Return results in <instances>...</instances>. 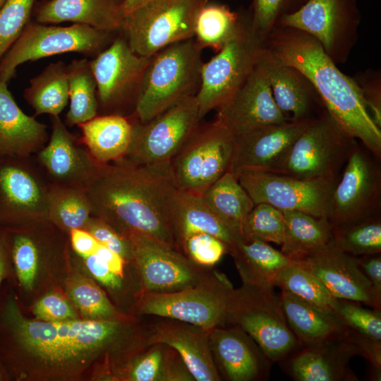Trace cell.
<instances>
[{"label":"cell","mask_w":381,"mask_h":381,"mask_svg":"<svg viewBox=\"0 0 381 381\" xmlns=\"http://www.w3.org/2000/svg\"><path fill=\"white\" fill-rule=\"evenodd\" d=\"M126 320L45 322L26 317L11 286L0 285V363L10 378L77 379L95 364L115 371L143 331Z\"/></svg>","instance_id":"1"},{"label":"cell","mask_w":381,"mask_h":381,"mask_svg":"<svg viewBox=\"0 0 381 381\" xmlns=\"http://www.w3.org/2000/svg\"><path fill=\"white\" fill-rule=\"evenodd\" d=\"M85 191L92 215L121 234H142L180 250L173 226L179 190L170 166L138 164L125 157L101 163Z\"/></svg>","instance_id":"2"},{"label":"cell","mask_w":381,"mask_h":381,"mask_svg":"<svg viewBox=\"0 0 381 381\" xmlns=\"http://www.w3.org/2000/svg\"><path fill=\"white\" fill-rule=\"evenodd\" d=\"M265 48L279 62L301 72L339 126L380 158V128L373 122L353 78L337 68L318 40L301 30L276 26L265 40Z\"/></svg>","instance_id":"3"},{"label":"cell","mask_w":381,"mask_h":381,"mask_svg":"<svg viewBox=\"0 0 381 381\" xmlns=\"http://www.w3.org/2000/svg\"><path fill=\"white\" fill-rule=\"evenodd\" d=\"M195 39L172 44L150 57L145 71L133 120L147 121L181 102L195 97L203 65Z\"/></svg>","instance_id":"4"},{"label":"cell","mask_w":381,"mask_h":381,"mask_svg":"<svg viewBox=\"0 0 381 381\" xmlns=\"http://www.w3.org/2000/svg\"><path fill=\"white\" fill-rule=\"evenodd\" d=\"M234 286L213 269L197 284L171 293H141L135 303L139 315H153L188 322L207 331L224 326Z\"/></svg>","instance_id":"5"},{"label":"cell","mask_w":381,"mask_h":381,"mask_svg":"<svg viewBox=\"0 0 381 381\" xmlns=\"http://www.w3.org/2000/svg\"><path fill=\"white\" fill-rule=\"evenodd\" d=\"M226 325L246 332L272 363L286 358L299 345L272 287L243 284L234 289Z\"/></svg>","instance_id":"6"},{"label":"cell","mask_w":381,"mask_h":381,"mask_svg":"<svg viewBox=\"0 0 381 381\" xmlns=\"http://www.w3.org/2000/svg\"><path fill=\"white\" fill-rule=\"evenodd\" d=\"M209 0H147L122 18L119 31L136 54L150 57L193 38L200 8Z\"/></svg>","instance_id":"7"},{"label":"cell","mask_w":381,"mask_h":381,"mask_svg":"<svg viewBox=\"0 0 381 381\" xmlns=\"http://www.w3.org/2000/svg\"><path fill=\"white\" fill-rule=\"evenodd\" d=\"M114 33L84 24L59 26L30 21L0 60V82L8 83L17 67L29 61L71 52L92 59L111 43Z\"/></svg>","instance_id":"8"},{"label":"cell","mask_w":381,"mask_h":381,"mask_svg":"<svg viewBox=\"0 0 381 381\" xmlns=\"http://www.w3.org/2000/svg\"><path fill=\"white\" fill-rule=\"evenodd\" d=\"M265 47L250 26V11L241 26L210 61L203 63L195 96L200 121L224 104L240 88Z\"/></svg>","instance_id":"9"},{"label":"cell","mask_w":381,"mask_h":381,"mask_svg":"<svg viewBox=\"0 0 381 381\" xmlns=\"http://www.w3.org/2000/svg\"><path fill=\"white\" fill-rule=\"evenodd\" d=\"M234 136L218 120L199 123L170 163L180 191L202 194L230 167Z\"/></svg>","instance_id":"10"},{"label":"cell","mask_w":381,"mask_h":381,"mask_svg":"<svg viewBox=\"0 0 381 381\" xmlns=\"http://www.w3.org/2000/svg\"><path fill=\"white\" fill-rule=\"evenodd\" d=\"M150 57L134 52L120 34L90 60L97 85L98 115L133 114Z\"/></svg>","instance_id":"11"},{"label":"cell","mask_w":381,"mask_h":381,"mask_svg":"<svg viewBox=\"0 0 381 381\" xmlns=\"http://www.w3.org/2000/svg\"><path fill=\"white\" fill-rule=\"evenodd\" d=\"M361 21L358 0H307L298 9L283 15L276 26L311 35L337 64L348 59L357 42Z\"/></svg>","instance_id":"12"},{"label":"cell","mask_w":381,"mask_h":381,"mask_svg":"<svg viewBox=\"0 0 381 381\" xmlns=\"http://www.w3.org/2000/svg\"><path fill=\"white\" fill-rule=\"evenodd\" d=\"M52 186L35 155L0 156V227L47 219Z\"/></svg>","instance_id":"13"},{"label":"cell","mask_w":381,"mask_h":381,"mask_svg":"<svg viewBox=\"0 0 381 381\" xmlns=\"http://www.w3.org/2000/svg\"><path fill=\"white\" fill-rule=\"evenodd\" d=\"M355 140L324 110L297 138L276 174L298 179L338 176Z\"/></svg>","instance_id":"14"},{"label":"cell","mask_w":381,"mask_h":381,"mask_svg":"<svg viewBox=\"0 0 381 381\" xmlns=\"http://www.w3.org/2000/svg\"><path fill=\"white\" fill-rule=\"evenodd\" d=\"M200 123L195 97L147 121L133 120L131 143L125 157L138 164L169 167Z\"/></svg>","instance_id":"15"},{"label":"cell","mask_w":381,"mask_h":381,"mask_svg":"<svg viewBox=\"0 0 381 381\" xmlns=\"http://www.w3.org/2000/svg\"><path fill=\"white\" fill-rule=\"evenodd\" d=\"M2 229L11 263L10 280L15 278L26 293L36 287L42 270L66 260L69 253L68 234L48 219Z\"/></svg>","instance_id":"16"},{"label":"cell","mask_w":381,"mask_h":381,"mask_svg":"<svg viewBox=\"0 0 381 381\" xmlns=\"http://www.w3.org/2000/svg\"><path fill=\"white\" fill-rule=\"evenodd\" d=\"M370 154L355 140L332 194L327 219L332 227L345 226L378 215L381 172Z\"/></svg>","instance_id":"17"},{"label":"cell","mask_w":381,"mask_h":381,"mask_svg":"<svg viewBox=\"0 0 381 381\" xmlns=\"http://www.w3.org/2000/svg\"><path fill=\"white\" fill-rule=\"evenodd\" d=\"M255 205L269 204L282 211L296 210L327 217L338 176L298 179L284 174L243 171L236 176Z\"/></svg>","instance_id":"18"},{"label":"cell","mask_w":381,"mask_h":381,"mask_svg":"<svg viewBox=\"0 0 381 381\" xmlns=\"http://www.w3.org/2000/svg\"><path fill=\"white\" fill-rule=\"evenodd\" d=\"M127 237L140 294L171 293L193 286L212 269L198 265L180 250L148 236L134 234Z\"/></svg>","instance_id":"19"},{"label":"cell","mask_w":381,"mask_h":381,"mask_svg":"<svg viewBox=\"0 0 381 381\" xmlns=\"http://www.w3.org/2000/svg\"><path fill=\"white\" fill-rule=\"evenodd\" d=\"M264 51L240 88L217 109L216 119L234 136L287 121L274 102Z\"/></svg>","instance_id":"20"},{"label":"cell","mask_w":381,"mask_h":381,"mask_svg":"<svg viewBox=\"0 0 381 381\" xmlns=\"http://www.w3.org/2000/svg\"><path fill=\"white\" fill-rule=\"evenodd\" d=\"M52 131L36 158L54 186L85 190L99 164L80 138L71 133L59 116H51Z\"/></svg>","instance_id":"21"},{"label":"cell","mask_w":381,"mask_h":381,"mask_svg":"<svg viewBox=\"0 0 381 381\" xmlns=\"http://www.w3.org/2000/svg\"><path fill=\"white\" fill-rule=\"evenodd\" d=\"M313 119L286 121L234 136L229 170L236 177L243 171L276 173L295 140Z\"/></svg>","instance_id":"22"},{"label":"cell","mask_w":381,"mask_h":381,"mask_svg":"<svg viewBox=\"0 0 381 381\" xmlns=\"http://www.w3.org/2000/svg\"><path fill=\"white\" fill-rule=\"evenodd\" d=\"M296 262L319 279L334 298L380 310L381 296L361 270L358 258L341 250L334 243Z\"/></svg>","instance_id":"23"},{"label":"cell","mask_w":381,"mask_h":381,"mask_svg":"<svg viewBox=\"0 0 381 381\" xmlns=\"http://www.w3.org/2000/svg\"><path fill=\"white\" fill-rule=\"evenodd\" d=\"M209 343L221 378L229 381L265 379L272 362L242 329L226 325L208 331Z\"/></svg>","instance_id":"24"},{"label":"cell","mask_w":381,"mask_h":381,"mask_svg":"<svg viewBox=\"0 0 381 381\" xmlns=\"http://www.w3.org/2000/svg\"><path fill=\"white\" fill-rule=\"evenodd\" d=\"M162 318L147 330V344L163 343L174 349L195 381L222 380L211 352L208 331L188 322Z\"/></svg>","instance_id":"25"},{"label":"cell","mask_w":381,"mask_h":381,"mask_svg":"<svg viewBox=\"0 0 381 381\" xmlns=\"http://www.w3.org/2000/svg\"><path fill=\"white\" fill-rule=\"evenodd\" d=\"M358 349L345 338L303 346L287 360L286 369L297 381L357 380L349 368Z\"/></svg>","instance_id":"26"},{"label":"cell","mask_w":381,"mask_h":381,"mask_svg":"<svg viewBox=\"0 0 381 381\" xmlns=\"http://www.w3.org/2000/svg\"><path fill=\"white\" fill-rule=\"evenodd\" d=\"M264 60L274 102L285 119L298 121L317 117L314 110L324 107L308 78L296 68L279 62L266 48Z\"/></svg>","instance_id":"27"},{"label":"cell","mask_w":381,"mask_h":381,"mask_svg":"<svg viewBox=\"0 0 381 381\" xmlns=\"http://www.w3.org/2000/svg\"><path fill=\"white\" fill-rule=\"evenodd\" d=\"M7 85L0 82V156L35 155L48 142L47 126L21 110Z\"/></svg>","instance_id":"28"},{"label":"cell","mask_w":381,"mask_h":381,"mask_svg":"<svg viewBox=\"0 0 381 381\" xmlns=\"http://www.w3.org/2000/svg\"><path fill=\"white\" fill-rule=\"evenodd\" d=\"M173 226L179 250L180 242L184 238L198 232L218 238L227 246L229 253L244 241L241 232L217 214L200 193L178 191Z\"/></svg>","instance_id":"29"},{"label":"cell","mask_w":381,"mask_h":381,"mask_svg":"<svg viewBox=\"0 0 381 381\" xmlns=\"http://www.w3.org/2000/svg\"><path fill=\"white\" fill-rule=\"evenodd\" d=\"M33 14L40 23L72 22L111 32L119 31L122 20L112 0H43L35 5Z\"/></svg>","instance_id":"30"},{"label":"cell","mask_w":381,"mask_h":381,"mask_svg":"<svg viewBox=\"0 0 381 381\" xmlns=\"http://www.w3.org/2000/svg\"><path fill=\"white\" fill-rule=\"evenodd\" d=\"M128 381H195L178 352L163 343L146 342L116 371Z\"/></svg>","instance_id":"31"},{"label":"cell","mask_w":381,"mask_h":381,"mask_svg":"<svg viewBox=\"0 0 381 381\" xmlns=\"http://www.w3.org/2000/svg\"><path fill=\"white\" fill-rule=\"evenodd\" d=\"M279 296L288 324L303 347L345 338L347 328L334 313L322 310L283 289Z\"/></svg>","instance_id":"32"},{"label":"cell","mask_w":381,"mask_h":381,"mask_svg":"<svg viewBox=\"0 0 381 381\" xmlns=\"http://www.w3.org/2000/svg\"><path fill=\"white\" fill-rule=\"evenodd\" d=\"M78 126L81 140L98 162L109 163L126 156L133 136L131 117L97 115Z\"/></svg>","instance_id":"33"},{"label":"cell","mask_w":381,"mask_h":381,"mask_svg":"<svg viewBox=\"0 0 381 381\" xmlns=\"http://www.w3.org/2000/svg\"><path fill=\"white\" fill-rule=\"evenodd\" d=\"M229 254L234 258L242 283L260 287L275 286L279 273L296 262L260 240L241 241Z\"/></svg>","instance_id":"34"},{"label":"cell","mask_w":381,"mask_h":381,"mask_svg":"<svg viewBox=\"0 0 381 381\" xmlns=\"http://www.w3.org/2000/svg\"><path fill=\"white\" fill-rule=\"evenodd\" d=\"M284 235L282 253L294 261L333 243V227L326 217L283 210Z\"/></svg>","instance_id":"35"},{"label":"cell","mask_w":381,"mask_h":381,"mask_svg":"<svg viewBox=\"0 0 381 381\" xmlns=\"http://www.w3.org/2000/svg\"><path fill=\"white\" fill-rule=\"evenodd\" d=\"M23 95L35 116H59L68 102V65L62 61L49 64L30 80Z\"/></svg>","instance_id":"36"},{"label":"cell","mask_w":381,"mask_h":381,"mask_svg":"<svg viewBox=\"0 0 381 381\" xmlns=\"http://www.w3.org/2000/svg\"><path fill=\"white\" fill-rule=\"evenodd\" d=\"M245 16L226 4L208 1L197 15L193 38L202 50L218 52L238 32Z\"/></svg>","instance_id":"37"},{"label":"cell","mask_w":381,"mask_h":381,"mask_svg":"<svg viewBox=\"0 0 381 381\" xmlns=\"http://www.w3.org/2000/svg\"><path fill=\"white\" fill-rule=\"evenodd\" d=\"M202 195L217 214L242 234L243 222L255 203L232 172L226 171Z\"/></svg>","instance_id":"38"},{"label":"cell","mask_w":381,"mask_h":381,"mask_svg":"<svg viewBox=\"0 0 381 381\" xmlns=\"http://www.w3.org/2000/svg\"><path fill=\"white\" fill-rule=\"evenodd\" d=\"M69 109L65 124L85 123L98 115L97 85L90 60L74 59L68 65Z\"/></svg>","instance_id":"39"},{"label":"cell","mask_w":381,"mask_h":381,"mask_svg":"<svg viewBox=\"0 0 381 381\" xmlns=\"http://www.w3.org/2000/svg\"><path fill=\"white\" fill-rule=\"evenodd\" d=\"M92 208L85 190L52 186L47 209V219L68 234L74 229H84Z\"/></svg>","instance_id":"40"},{"label":"cell","mask_w":381,"mask_h":381,"mask_svg":"<svg viewBox=\"0 0 381 381\" xmlns=\"http://www.w3.org/2000/svg\"><path fill=\"white\" fill-rule=\"evenodd\" d=\"M65 291L84 317L91 320H126L111 303L104 291L90 278L74 274L67 278Z\"/></svg>","instance_id":"41"},{"label":"cell","mask_w":381,"mask_h":381,"mask_svg":"<svg viewBox=\"0 0 381 381\" xmlns=\"http://www.w3.org/2000/svg\"><path fill=\"white\" fill-rule=\"evenodd\" d=\"M275 286L293 294L322 310L334 313L337 298L319 279L296 262L279 273Z\"/></svg>","instance_id":"42"},{"label":"cell","mask_w":381,"mask_h":381,"mask_svg":"<svg viewBox=\"0 0 381 381\" xmlns=\"http://www.w3.org/2000/svg\"><path fill=\"white\" fill-rule=\"evenodd\" d=\"M334 245L353 256L380 253L381 221L375 216L341 227H333Z\"/></svg>","instance_id":"43"},{"label":"cell","mask_w":381,"mask_h":381,"mask_svg":"<svg viewBox=\"0 0 381 381\" xmlns=\"http://www.w3.org/2000/svg\"><path fill=\"white\" fill-rule=\"evenodd\" d=\"M242 235L244 241L260 240L281 245L284 235L283 212L267 203L255 205L243 222Z\"/></svg>","instance_id":"44"},{"label":"cell","mask_w":381,"mask_h":381,"mask_svg":"<svg viewBox=\"0 0 381 381\" xmlns=\"http://www.w3.org/2000/svg\"><path fill=\"white\" fill-rule=\"evenodd\" d=\"M334 313L348 329L371 339L381 341V311L368 309L359 303L337 299Z\"/></svg>","instance_id":"45"},{"label":"cell","mask_w":381,"mask_h":381,"mask_svg":"<svg viewBox=\"0 0 381 381\" xmlns=\"http://www.w3.org/2000/svg\"><path fill=\"white\" fill-rule=\"evenodd\" d=\"M35 0H6L0 8V60L30 21Z\"/></svg>","instance_id":"46"},{"label":"cell","mask_w":381,"mask_h":381,"mask_svg":"<svg viewBox=\"0 0 381 381\" xmlns=\"http://www.w3.org/2000/svg\"><path fill=\"white\" fill-rule=\"evenodd\" d=\"M181 251L191 261L205 267H212L229 253L227 246L218 238L202 232L193 233L180 242Z\"/></svg>","instance_id":"47"},{"label":"cell","mask_w":381,"mask_h":381,"mask_svg":"<svg viewBox=\"0 0 381 381\" xmlns=\"http://www.w3.org/2000/svg\"><path fill=\"white\" fill-rule=\"evenodd\" d=\"M297 8L294 0H252L250 10L251 28L265 41L279 19Z\"/></svg>","instance_id":"48"},{"label":"cell","mask_w":381,"mask_h":381,"mask_svg":"<svg viewBox=\"0 0 381 381\" xmlns=\"http://www.w3.org/2000/svg\"><path fill=\"white\" fill-rule=\"evenodd\" d=\"M83 229L91 234L99 244L117 253L127 263H131V245L127 236L93 215Z\"/></svg>","instance_id":"49"},{"label":"cell","mask_w":381,"mask_h":381,"mask_svg":"<svg viewBox=\"0 0 381 381\" xmlns=\"http://www.w3.org/2000/svg\"><path fill=\"white\" fill-rule=\"evenodd\" d=\"M35 319L55 322L78 319L71 303L62 295L52 292L43 296L32 306Z\"/></svg>","instance_id":"50"},{"label":"cell","mask_w":381,"mask_h":381,"mask_svg":"<svg viewBox=\"0 0 381 381\" xmlns=\"http://www.w3.org/2000/svg\"><path fill=\"white\" fill-rule=\"evenodd\" d=\"M375 124L381 128L380 75L377 71H365L353 77Z\"/></svg>","instance_id":"51"},{"label":"cell","mask_w":381,"mask_h":381,"mask_svg":"<svg viewBox=\"0 0 381 381\" xmlns=\"http://www.w3.org/2000/svg\"><path fill=\"white\" fill-rule=\"evenodd\" d=\"M345 339L358 349L359 355L369 361L373 370V378L380 380L381 375V341L365 337L348 328Z\"/></svg>","instance_id":"52"},{"label":"cell","mask_w":381,"mask_h":381,"mask_svg":"<svg viewBox=\"0 0 381 381\" xmlns=\"http://www.w3.org/2000/svg\"><path fill=\"white\" fill-rule=\"evenodd\" d=\"M81 258L90 274L103 286L114 291L121 289L123 277L113 272L96 253Z\"/></svg>","instance_id":"53"},{"label":"cell","mask_w":381,"mask_h":381,"mask_svg":"<svg viewBox=\"0 0 381 381\" xmlns=\"http://www.w3.org/2000/svg\"><path fill=\"white\" fill-rule=\"evenodd\" d=\"M68 238L70 247L80 258L95 253L99 244L91 234L83 229L71 230Z\"/></svg>","instance_id":"54"},{"label":"cell","mask_w":381,"mask_h":381,"mask_svg":"<svg viewBox=\"0 0 381 381\" xmlns=\"http://www.w3.org/2000/svg\"><path fill=\"white\" fill-rule=\"evenodd\" d=\"M359 266L371 283L376 294L381 296L380 253L358 256Z\"/></svg>","instance_id":"55"},{"label":"cell","mask_w":381,"mask_h":381,"mask_svg":"<svg viewBox=\"0 0 381 381\" xmlns=\"http://www.w3.org/2000/svg\"><path fill=\"white\" fill-rule=\"evenodd\" d=\"M95 253L113 272L123 277L127 262L120 255L101 244H99Z\"/></svg>","instance_id":"56"},{"label":"cell","mask_w":381,"mask_h":381,"mask_svg":"<svg viewBox=\"0 0 381 381\" xmlns=\"http://www.w3.org/2000/svg\"><path fill=\"white\" fill-rule=\"evenodd\" d=\"M11 277L12 268L9 252L4 230L0 227V285L4 280H10Z\"/></svg>","instance_id":"57"},{"label":"cell","mask_w":381,"mask_h":381,"mask_svg":"<svg viewBox=\"0 0 381 381\" xmlns=\"http://www.w3.org/2000/svg\"><path fill=\"white\" fill-rule=\"evenodd\" d=\"M147 0H123L119 6L122 18Z\"/></svg>","instance_id":"58"},{"label":"cell","mask_w":381,"mask_h":381,"mask_svg":"<svg viewBox=\"0 0 381 381\" xmlns=\"http://www.w3.org/2000/svg\"><path fill=\"white\" fill-rule=\"evenodd\" d=\"M10 380V377L2 364L0 363V380Z\"/></svg>","instance_id":"59"},{"label":"cell","mask_w":381,"mask_h":381,"mask_svg":"<svg viewBox=\"0 0 381 381\" xmlns=\"http://www.w3.org/2000/svg\"><path fill=\"white\" fill-rule=\"evenodd\" d=\"M296 4L297 8H298L301 5H303L307 0H294ZM297 8V9H298Z\"/></svg>","instance_id":"60"},{"label":"cell","mask_w":381,"mask_h":381,"mask_svg":"<svg viewBox=\"0 0 381 381\" xmlns=\"http://www.w3.org/2000/svg\"><path fill=\"white\" fill-rule=\"evenodd\" d=\"M114 1L116 4H118L119 6H120V4L122 3V1L123 0H112Z\"/></svg>","instance_id":"61"},{"label":"cell","mask_w":381,"mask_h":381,"mask_svg":"<svg viewBox=\"0 0 381 381\" xmlns=\"http://www.w3.org/2000/svg\"><path fill=\"white\" fill-rule=\"evenodd\" d=\"M5 1L6 0H0V8L2 6V5L4 4V3L5 2Z\"/></svg>","instance_id":"62"}]
</instances>
